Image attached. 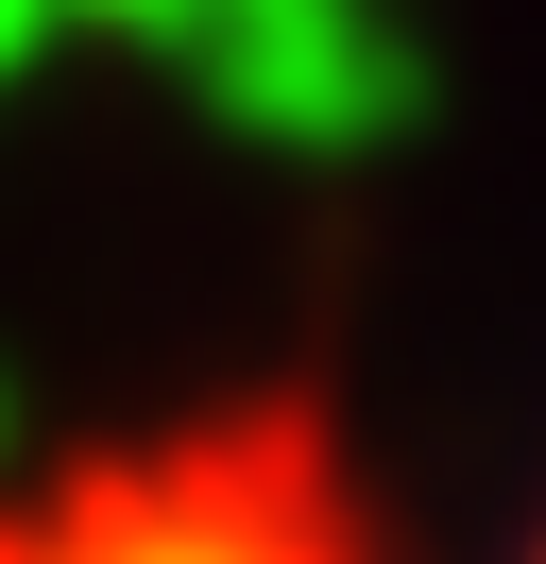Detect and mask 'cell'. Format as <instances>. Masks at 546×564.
I'll return each instance as SVG.
<instances>
[{
  "label": "cell",
  "mask_w": 546,
  "mask_h": 564,
  "mask_svg": "<svg viewBox=\"0 0 546 564\" xmlns=\"http://www.w3.org/2000/svg\"><path fill=\"white\" fill-rule=\"evenodd\" d=\"M0 564H393L307 393H222V411L86 427V445L0 479Z\"/></svg>",
  "instance_id": "6da1fadb"
},
{
  "label": "cell",
  "mask_w": 546,
  "mask_h": 564,
  "mask_svg": "<svg viewBox=\"0 0 546 564\" xmlns=\"http://www.w3.org/2000/svg\"><path fill=\"white\" fill-rule=\"evenodd\" d=\"M529 564H546V547H529Z\"/></svg>",
  "instance_id": "7a4b0ae2"
}]
</instances>
